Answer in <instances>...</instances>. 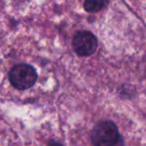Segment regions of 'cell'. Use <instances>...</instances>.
Masks as SVG:
<instances>
[{
    "label": "cell",
    "instance_id": "1",
    "mask_svg": "<svg viewBox=\"0 0 146 146\" xmlns=\"http://www.w3.org/2000/svg\"><path fill=\"white\" fill-rule=\"evenodd\" d=\"M120 137L117 126L112 121L99 122L91 132V142L94 146H112Z\"/></svg>",
    "mask_w": 146,
    "mask_h": 146
},
{
    "label": "cell",
    "instance_id": "2",
    "mask_svg": "<svg viewBox=\"0 0 146 146\" xmlns=\"http://www.w3.org/2000/svg\"><path fill=\"white\" fill-rule=\"evenodd\" d=\"M37 80L36 70L31 65L17 64L9 72V81L14 88L25 90L32 87Z\"/></svg>",
    "mask_w": 146,
    "mask_h": 146
},
{
    "label": "cell",
    "instance_id": "3",
    "mask_svg": "<svg viewBox=\"0 0 146 146\" xmlns=\"http://www.w3.org/2000/svg\"><path fill=\"white\" fill-rule=\"evenodd\" d=\"M73 49L79 56H89L97 49V39L89 31H78L72 39Z\"/></svg>",
    "mask_w": 146,
    "mask_h": 146
},
{
    "label": "cell",
    "instance_id": "4",
    "mask_svg": "<svg viewBox=\"0 0 146 146\" xmlns=\"http://www.w3.org/2000/svg\"><path fill=\"white\" fill-rule=\"evenodd\" d=\"M109 0H85L84 9L89 13H95L105 8Z\"/></svg>",
    "mask_w": 146,
    "mask_h": 146
},
{
    "label": "cell",
    "instance_id": "5",
    "mask_svg": "<svg viewBox=\"0 0 146 146\" xmlns=\"http://www.w3.org/2000/svg\"><path fill=\"white\" fill-rule=\"evenodd\" d=\"M112 146H124V142H123V138L120 137L119 139L117 140V141L115 142V143L113 144Z\"/></svg>",
    "mask_w": 146,
    "mask_h": 146
},
{
    "label": "cell",
    "instance_id": "6",
    "mask_svg": "<svg viewBox=\"0 0 146 146\" xmlns=\"http://www.w3.org/2000/svg\"><path fill=\"white\" fill-rule=\"evenodd\" d=\"M49 145H50V146H62V145H61V144L57 143V142H54V141L49 142Z\"/></svg>",
    "mask_w": 146,
    "mask_h": 146
}]
</instances>
